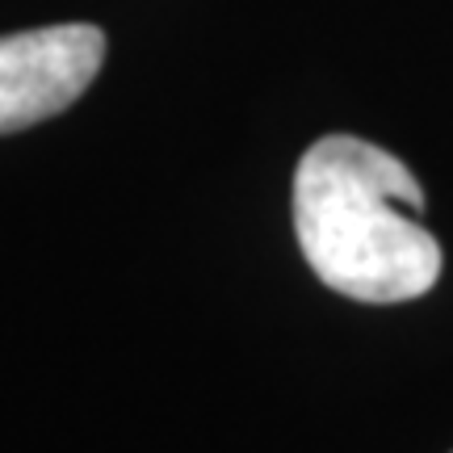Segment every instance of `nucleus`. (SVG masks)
Masks as SVG:
<instances>
[{
  "label": "nucleus",
  "instance_id": "f257e3e1",
  "mask_svg": "<svg viewBox=\"0 0 453 453\" xmlns=\"http://www.w3.org/2000/svg\"><path fill=\"white\" fill-rule=\"evenodd\" d=\"M294 235L311 273L353 303H411L441 281L445 257L424 226V189L387 147L324 134L294 168Z\"/></svg>",
  "mask_w": 453,
  "mask_h": 453
},
{
  "label": "nucleus",
  "instance_id": "f03ea898",
  "mask_svg": "<svg viewBox=\"0 0 453 453\" xmlns=\"http://www.w3.org/2000/svg\"><path fill=\"white\" fill-rule=\"evenodd\" d=\"M105 34L88 21L0 34V134L38 127L97 81Z\"/></svg>",
  "mask_w": 453,
  "mask_h": 453
}]
</instances>
